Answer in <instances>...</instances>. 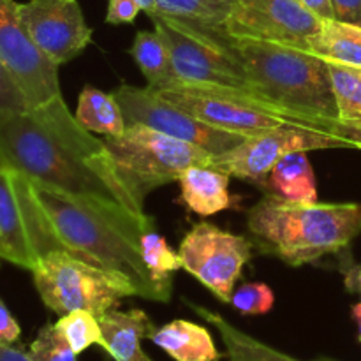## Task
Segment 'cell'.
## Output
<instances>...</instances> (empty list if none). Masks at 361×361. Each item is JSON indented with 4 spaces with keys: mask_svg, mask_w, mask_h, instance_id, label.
Segmentation results:
<instances>
[{
    "mask_svg": "<svg viewBox=\"0 0 361 361\" xmlns=\"http://www.w3.org/2000/svg\"><path fill=\"white\" fill-rule=\"evenodd\" d=\"M28 353L35 361H78V355L56 324H44L28 348Z\"/></svg>",
    "mask_w": 361,
    "mask_h": 361,
    "instance_id": "83f0119b",
    "label": "cell"
},
{
    "mask_svg": "<svg viewBox=\"0 0 361 361\" xmlns=\"http://www.w3.org/2000/svg\"><path fill=\"white\" fill-rule=\"evenodd\" d=\"M310 51L328 62L361 69V27L337 20H324L310 39Z\"/></svg>",
    "mask_w": 361,
    "mask_h": 361,
    "instance_id": "603a6c76",
    "label": "cell"
},
{
    "mask_svg": "<svg viewBox=\"0 0 361 361\" xmlns=\"http://www.w3.org/2000/svg\"><path fill=\"white\" fill-rule=\"evenodd\" d=\"M2 166H6V164H4V161H2V157H0V168H2Z\"/></svg>",
    "mask_w": 361,
    "mask_h": 361,
    "instance_id": "f35d334b",
    "label": "cell"
},
{
    "mask_svg": "<svg viewBox=\"0 0 361 361\" xmlns=\"http://www.w3.org/2000/svg\"><path fill=\"white\" fill-rule=\"evenodd\" d=\"M0 60L30 108L62 97L59 66L46 59L28 37L20 16V4L0 0Z\"/></svg>",
    "mask_w": 361,
    "mask_h": 361,
    "instance_id": "5bb4252c",
    "label": "cell"
},
{
    "mask_svg": "<svg viewBox=\"0 0 361 361\" xmlns=\"http://www.w3.org/2000/svg\"><path fill=\"white\" fill-rule=\"evenodd\" d=\"M231 305L243 316H261L274 309L275 295L264 282H250L233 293Z\"/></svg>",
    "mask_w": 361,
    "mask_h": 361,
    "instance_id": "f1b7e54d",
    "label": "cell"
},
{
    "mask_svg": "<svg viewBox=\"0 0 361 361\" xmlns=\"http://www.w3.org/2000/svg\"><path fill=\"white\" fill-rule=\"evenodd\" d=\"M342 274H344V282H345V289L349 293H355V295L361 296V264L353 263L351 259H348V263L342 261Z\"/></svg>",
    "mask_w": 361,
    "mask_h": 361,
    "instance_id": "836d02e7",
    "label": "cell"
},
{
    "mask_svg": "<svg viewBox=\"0 0 361 361\" xmlns=\"http://www.w3.org/2000/svg\"><path fill=\"white\" fill-rule=\"evenodd\" d=\"M323 21L300 0H233L226 32L233 39L310 49V39Z\"/></svg>",
    "mask_w": 361,
    "mask_h": 361,
    "instance_id": "4fadbf2b",
    "label": "cell"
},
{
    "mask_svg": "<svg viewBox=\"0 0 361 361\" xmlns=\"http://www.w3.org/2000/svg\"><path fill=\"white\" fill-rule=\"evenodd\" d=\"M140 247L141 257H143L145 267H147L148 274H150L152 282L159 289L164 303L169 302L173 288L171 275L183 268L182 257L168 245L164 236L155 229V226L145 229L140 238Z\"/></svg>",
    "mask_w": 361,
    "mask_h": 361,
    "instance_id": "cb8c5ba5",
    "label": "cell"
},
{
    "mask_svg": "<svg viewBox=\"0 0 361 361\" xmlns=\"http://www.w3.org/2000/svg\"><path fill=\"white\" fill-rule=\"evenodd\" d=\"M53 250H66L87 263L126 275L136 284L140 298L162 302L141 257L140 238L155 226L150 215H137L123 204L95 197L71 196L32 182Z\"/></svg>",
    "mask_w": 361,
    "mask_h": 361,
    "instance_id": "7a4b0ae2",
    "label": "cell"
},
{
    "mask_svg": "<svg viewBox=\"0 0 361 361\" xmlns=\"http://www.w3.org/2000/svg\"><path fill=\"white\" fill-rule=\"evenodd\" d=\"M21 328L11 310L7 309L6 303L0 298V344L13 345L14 342L20 341Z\"/></svg>",
    "mask_w": 361,
    "mask_h": 361,
    "instance_id": "1f68e13d",
    "label": "cell"
},
{
    "mask_svg": "<svg viewBox=\"0 0 361 361\" xmlns=\"http://www.w3.org/2000/svg\"><path fill=\"white\" fill-rule=\"evenodd\" d=\"M30 109L23 92L0 60V122L9 116Z\"/></svg>",
    "mask_w": 361,
    "mask_h": 361,
    "instance_id": "f546056e",
    "label": "cell"
},
{
    "mask_svg": "<svg viewBox=\"0 0 361 361\" xmlns=\"http://www.w3.org/2000/svg\"><path fill=\"white\" fill-rule=\"evenodd\" d=\"M268 194L293 203H316L317 183L312 162L307 152H291L284 155L268 176Z\"/></svg>",
    "mask_w": 361,
    "mask_h": 361,
    "instance_id": "d6986e66",
    "label": "cell"
},
{
    "mask_svg": "<svg viewBox=\"0 0 361 361\" xmlns=\"http://www.w3.org/2000/svg\"><path fill=\"white\" fill-rule=\"evenodd\" d=\"M229 178L224 171L210 166H190L180 175L178 183L182 190V203L187 210L201 217L224 212L231 208L233 200L229 194Z\"/></svg>",
    "mask_w": 361,
    "mask_h": 361,
    "instance_id": "e0dca14e",
    "label": "cell"
},
{
    "mask_svg": "<svg viewBox=\"0 0 361 361\" xmlns=\"http://www.w3.org/2000/svg\"><path fill=\"white\" fill-rule=\"evenodd\" d=\"M104 331V353L115 361H152L143 349V341L150 338L157 328L147 312L130 309L122 312L113 309L99 317Z\"/></svg>",
    "mask_w": 361,
    "mask_h": 361,
    "instance_id": "2e32d148",
    "label": "cell"
},
{
    "mask_svg": "<svg viewBox=\"0 0 361 361\" xmlns=\"http://www.w3.org/2000/svg\"><path fill=\"white\" fill-rule=\"evenodd\" d=\"M148 341L175 361H219L222 356L210 331L185 319H175L157 328Z\"/></svg>",
    "mask_w": 361,
    "mask_h": 361,
    "instance_id": "ac0fdd59",
    "label": "cell"
},
{
    "mask_svg": "<svg viewBox=\"0 0 361 361\" xmlns=\"http://www.w3.org/2000/svg\"><path fill=\"white\" fill-rule=\"evenodd\" d=\"M0 157L32 182L145 215L123 187L106 141L83 129L62 97L2 120Z\"/></svg>",
    "mask_w": 361,
    "mask_h": 361,
    "instance_id": "6da1fadb",
    "label": "cell"
},
{
    "mask_svg": "<svg viewBox=\"0 0 361 361\" xmlns=\"http://www.w3.org/2000/svg\"><path fill=\"white\" fill-rule=\"evenodd\" d=\"M252 240L233 235L210 222L194 226L178 247L183 270L214 293L215 298L231 303L236 281L252 257Z\"/></svg>",
    "mask_w": 361,
    "mask_h": 361,
    "instance_id": "30bf717a",
    "label": "cell"
},
{
    "mask_svg": "<svg viewBox=\"0 0 361 361\" xmlns=\"http://www.w3.org/2000/svg\"><path fill=\"white\" fill-rule=\"evenodd\" d=\"M0 361H35L30 353L23 349L13 348V345L0 344Z\"/></svg>",
    "mask_w": 361,
    "mask_h": 361,
    "instance_id": "d590c367",
    "label": "cell"
},
{
    "mask_svg": "<svg viewBox=\"0 0 361 361\" xmlns=\"http://www.w3.org/2000/svg\"><path fill=\"white\" fill-rule=\"evenodd\" d=\"M76 120L88 133L102 134L106 137L120 136L127 129L122 108L115 94H108L99 88L87 87L80 92L76 108Z\"/></svg>",
    "mask_w": 361,
    "mask_h": 361,
    "instance_id": "7402d4cb",
    "label": "cell"
},
{
    "mask_svg": "<svg viewBox=\"0 0 361 361\" xmlns=\"http://www.w3.org/2000/svg\"><path fill=\"white\" fill-rule=\"evenodd\" d=\"M190 309L204 319L207 323H210L215 330L221 335L222 342L226 345V351L228 356L235 361H302L296 360L293 356L286 355V353L277 351V349L270 348V345L263 344L257 338H252L250 335L243 334L238 328L233 326L229 321H226L224 317L219 316L217 312H212V310L204 309V307L194 305L189 303ZM316 361H337L331 358H319Z\"/></svg>",
    "mask_w": 361,
    "mask_h": 361,
    "instance_id": "44dd1931",
    "label": "cell"
},
{
    "mask_svg": "<svg viewBox=\"0 0 361 361\" xmlns=\"http://www.w3.org/2000/svg\"><path fill=\"white\" fill-rule=\"evenodd\" d=\"M150 88L201 122L243 137L256 136L279 127H302L341 134L358 141L345 123L291 111L245 88L214 83H185L178 80L166 81Z\"/></svg>",
    "mask_w": 361,
    "mask_h": 361,
    "instance_id": "5b68a950",
    "label": "cell"
},
{
    "mask_svg": "<svg viewBox=\"0 0 361 361\" xmlns=\"http://www.w3.org/2000/svg\"><path fill=\"white\" fill-rule=\"evenodd\" d=\"M55 324L76 355H81L92 345L104 349L106 338L101 321L88 310H73L69 314H63Z\"/></svg>",
    "mask_w": 361,
    "mask_h": 361,
    "instance_id": "4316f807",
    "label": "cell"
},
{
    "mask_svg": "<svg viewBox=\"0 0 361 361\" xmlns=\"http://www.w3.org/2000/svg\"><path fill=\"white\" fill-rule=\"evenodd\" d=\"M334 20L361 27V0H330Z\"/></svg>",
    "mask_w": 361,
    "mask_h": 361,
    "instance_id": "d6a6232c",
    "label": "cell"
},
{
    "mask_svg": "<svg viewBox=\"0 0 361 361\" xmlns=\"http://www.w3.org/2000/svg\"><path fill=\"white\" fill-rule=\"evenodd\" d=\"M136 2L140 4L141 11H143V13H147L150 18L155 16V14L159 13L157 0H136Z\"/></svg>",
    "mask_w": 361,
    "mask_h": 361,
    "instance_id": "8d00e7d4",
    "label": "cell"
},
{
    "mask_svg": "<svg viewBox=\"0 0 361 361\" xmlns=\"http://www.w3.org/2000/svg\"><path fill=\"white\" fill-rule=\"evenodd\" d=\"M231 361H235V360H231Z\"/></svg>",
    "mask_w": 361,
    "mask_h": 361,
    "instance_id": "ab89813d",
    "label": "cell"
},
{
    "mask_svg": "<svg viewBox=\"0 0 361 361\" xmlns=\"http://www.w3.org/2000/svg\"><path fill=\"white\" fill-rule=\"evenodd\" d=\"M328 62V60H326ZM338 120L353 130L361 143V69L328 62Z\"/></svg>",
    "mask_w": 361,
    "mask_h": 361,
    "instance_id": "d4e9b609",
    "label": "cell"
},
{
    "mask_svg": "<svg viewBox=\"0 0 361 361\" xmlns=\"http://www.w3.org/2000/svg\"><path fill=\"white\" fill-rule=\"evenodd\" d=\"M231 51L250 92L291 111L341 122L323 56L296 46L250 39H233Z\"/></svg>",
    "mask_w": 361,
    "mask_h": 361,
    "instance_id": "277c9868",
    "label": "cell"
},
{
    "mask_svg": "<svg viewBox=\"0 0 361 361\" xmlns=\"http://www.w3.org/2000/svg\"><path fill=\"white\" fill-rule=\"evenodd\" d=\"M300 2L321 20H334V9H331L330 0H300Z\"/></svg>",
    "mask_w": 361,
    "mask_h": 361,
    "instance_id": "e575fe53",
    "label": "cell"
},
{
    "mask_svg": "<svg viewBox=\"0 0 361 361\" xmlns=\"http://www.w3.org/2000/svg\"><path fill=\"white\" fill-rule=\"evenodd\" d=\"M330 148L361 150V145L341 134L324 133V130L279 127L245 137L233 150L222 155H214L208 166L245 182L267 183L274 166L284 155L291 152L330 150Z\"/></svg>",
    "mask_w": 361,
    "mask_h": 361,
    "instance_id": "9c48e42d",
    "label": "cell"
},
{
    "mask_svg": "<svg viewBox=\"0 0 361 361\" xmlns=\"http://www.w3.org/2000/svg\"><path fill=\"white\" fill-rule=\"evenodd\" d=\"M116 173L133 200L143 208L145 197L157 187L178 182L190 166H208L214 155L187 141L133 123L123 134L106 137Z\"/></svg>",
    "mask_w": 361,
    "mask_h": 361,
    "instance_id": "8992f818",
    "label": "cell"
},
{
    "mask_svg": "<svg viewBox=\"0 0 361 361\" xmlns=\"http://www.w3.org/2000/svg\"><path fill=\"white\" fill-rule=\"evenodd\" d=\"M48 247L44 221L30 180L9 166L0 168V261L32 271Z\"/></svg>",
    "mask_w": 361,
    "mask_h": 361,
    "instance_id": "8fae6325",
    "label": "cell"
},
{
    "mask_svg": "<svg viewBox=\"0 0 361 361\" xmlns=\"http://www.w3.org/2000/svg\"><path fill=\"white\" fill-rule=\"evenodd\" d=\"M231 6L233 0H157V14L217 37L229 35L226 23Z\"/></svg>",
    "mask_w": 361,
    "mask_h": 361,
    "instance_id": "ffe728a7",
    "label": "cell"
},
{
    "mask_svg": "<svg viewBox=\"0 0 361 361\" xmlns=\"http://www.w3.org/2000/svg\"><path fill=\"white\" fill-rule=\"evenodd\" d=\"M32 277L42 303L59 316L88 310L101 317L116 309L122 298L140 296L136 284L126 275L95 267L66 250L39 257Z\"/></svg>",
    "mask_w": 361,
    "mask_h": 361,
    "instance_id": "52a82bcc",
    "label": "cell"
},
{
    "mask_svg": "<svg viewBox=\"0 0 361 361\" xmlns=\"http://www.w3.org/2000/svg\"><path fill=\"white\" fill-rule=\"evenodd\" d=\"M20 16L32 42L59 67L92 42L94 32L78 0H28L20 4Z\"/></svg>",
    "mask_w": 361,
    "mask_h": 361,
    "instance_id": "9a60e30c",
    "label": "cell"
},
{
    "mask_svg": "<svg viewBox=\"0 0 361 361\" xmlns=\"http://www.w3.org/2000/svg\"><path fill=\"white\" fill-rule=\"evenodd\" d=\"M152 21L155 25V32L168 46L173 80L249 90L242 67L231 51L233 37H210L161 14L152 16Z\"/></svg>",
    "mask_w": 361,
    "mask_h": 361,
    "instance_id": "ba28073f",
    "label": "cell"
},
{
    "mask_svg": "<svg viewBox=\"0 0 361 361\" xmlns=\"http://www.w3.org/2000/svg\"><path fill=\"white\" fill-rule=\"evenodd\" d=\"M140 13H141V7L136 0H108L106 23L109 25L133 23Z\"/></svg>",
    "mask_w": 361,
    "mask_h": 361,
    "instance_id": "4dcf8cb0",
    "label": "cell"
},
{
    "mask_svg": "<svg viewBox=\"0 0 361 361\" xmlns=\"http://www.w3.org/2000/svg\"><path fill=\"white\" fill-rule=\"evenodd\" d=\"M254 247L289 267L341 254L361 233V203H293L264 194L247 214Z\"/></svg>",
    "mask_w": 361,
    "mask_h": 361,
    "instance_id": "3957f363",
    "label": "cell"
},
{
    "mask_svg": "<svg viewBox=\"0 0 361 361\" xmlns=\"http://www.w3.org/2000/svg\"><path fill=\"white\" fill-rule=\"evenodd\" d=\"M113 94L122 108L127 126L143 123L159 133L196 145V147L210 152L212 155L226 154L245 140L240 134L215 129V127L201 122L196 116L189 115L187 111L162 99L150 87L137 88L130 87V85H120Z\"/></svg>",
    "mask_w": 361,
    "mask_h": 361,
    "instance_id": "7c38bea8",
    "label": "cell"
},
{
    "mask_svg": "<svg viewBox=\"0 0 361 361\" xmlns=\"http://www.w3.org/2000/svg\"><path fill=\"white\" fill-rule=\"evenodd\" d=\"M351 317H353V321L356 323V326H358V341L361 344V302L356 303V305H353Z\"/></svg>",
    "mask_w": 361,
    "mask_h": 361,
    "instance_id": "74e56055",
    "label": "cell"
},
{
    "mask_svg": "<svg viewBox=\"0 0 361 361\" xmlns=\"http://www.w3.org/2000/svg\"><path fill=\"white\" fill-rule=\"evenodd\" d=\"M129 55L133 56L136 66L143 73L148 87H157L173 80L171 56L168 46L162 41L161 35L150 30H140L134 37L133 46L129 48Z\"/></svg>",
    "mask_w": 361,
    "mask_h": 361,
    "instance_id": "484cf974",
    "label": "cell"
}]
</instances>
